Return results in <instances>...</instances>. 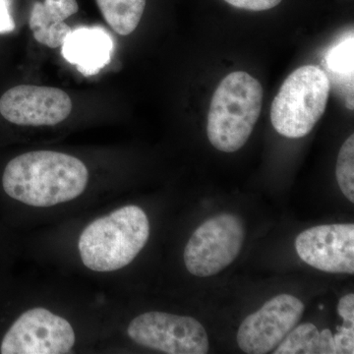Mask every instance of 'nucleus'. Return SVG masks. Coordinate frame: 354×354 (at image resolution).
<instances>
[{"instance_id": "dca6fc26", "label": "nucleus", "mask_w": 354, "mask_h": 354, "mask_svg": "<svg viewBox=\"0 0 354 354\" xmlns=\"http://www.w3.org/2000/svg\"><path fill=\"white\" fill-rule=\"evenodd\" d=\"M335 176L339 189L349 201L354 202V136L342 144L337 156Z\"/></svg>"}, {"instance_id": "9b49d317", "label": "nucleus", "mask_w": 354, "mask_h": 354, "mask_svg": "<svg viewBox=\"0 0 354 354\" xmlns=\"http://www.w3.org/2000/svg\"><path fill=\"white\" fill-rule=\"evenodd\" d=\"M113 41L99 28H80L72 31L62 44V55L84 75H93L111 60Z\"/></svg>"}, {"instance_id": "4468645a", "label": "nucleus", "mask_w": 354, "mask_h": 354, "mask_svg": "<svg viewBox=\"0 0 354 354\" xmlns=\"http://www.w3.org/2000/svg\"><path fill=\"white\" fill-rule=\"evenodd\" d=\"M102 17L120 36L136 30L143 16L146 0H95Z\"/></svg>"}, {"instance_id": "20e7f679", "label": "nucleus", "mask_w": 354, "mask_h": 354, "mask_svg": "<svg viewBox=\"0 0 354 354\" xmlns=\"http://www.w3.org/2000/svg\"><path fill=\"white\" fill-rule=\"evenodd\" d=\"M330 88L329 77L319 67L305 65L293 71L272 102L276 131L290 139L308 135L325 113Z\"/></svg>"}, {"instance_id": "f257e3e1", "label": "nucleus", "mask_w": 354, "mask_h": 354, "mask_svg": "<svg viewBox=\"0 0 354 354\" xmlns=\"http://www.w3.org/2000/svg\"><path fill=\"white\" fill-rule=\"evenodd\" d=\"M87 167L73 156L35 151L9 160L2 172V190L11 199L38 208L72 201L87 187Z\"/></svg>"}, {"instance_id": "0eeeda50", "label": "nucleus", "mask_w": 354, "mask_h": 354, "mask_svg": "<svg viewBox=\"0 0 354 354\" xmlns=\"http://www.w3.org/2000/svg\"><path fill=\"white\" fill-rule=\"evenodd\" d=\"M75 341L66 319L39 307L25 311L11 324L0 341V353L65 354Z\"/></svg>"}, {"instance_id": "f03ea898", "label": "nucleus", "mask_w": 354, "mask_h": 354, "mask_svg": "<svg viewBox=\"0 0 354 354\" xmlns=\"http://www.w3.org/2000/svg\"><path fill=\"white\" fill-rule=\"evenodd\" d=\"M149 235L150 223L143 209L122 207L85 227L78 242L81 260L92 271H118L141 252Z\"/></svg>"}, {"instance_id": "6e6552de", "label": "nucleus", "mask_w": 354, "mask_h": 354, "mask_svg": "<svg viewBox=\"0 0 354 354\" xmlns=\"http://www.w3.org/2000/svg\"><path fill=\"white\" fill-rule=\"evenodd\" d=\"M304 304L290 295H279L246 317L237 333L243 353L266 354L278 348L304 315Z\"/></svg>"}, {"instance_id": "9d476101", "label": "nucleus", "mask_w": 354, "mask_h": 354, "mask_svg": "<svg viewBox=\"0 0 354 354\" xmlns=\"http://www.w3.org/2000/svg\"><path fill=\"white\" fill-rule=\"evenodd\" d=\"M298 256L306 264L332 274H354L353 223L318 225L295 239Z\"/></svg>"}, {"instance_id": "aec40b11", "label": "nucleus", "mask_w": 354, "mask_h": 354, "mask_svg": "<svg viewBox=\"0 0 354 354\" xmlns=\"http://www.w3.org/2000/svg\"><path fill=\"white\" fill-rule=\"evenodd\" d=\"M14 28L15 24L9 13L6 0H0V32L13 31Z\"/></svg>"}, {"instance_id": "a211bd4d", "label": "nucleus", "mask_w": 354, "mask_h": 354, "mask_svg": "<svg viewBox=\"0 0 354 354\" xmlns=\"http://www.w3.org/2000/svg\"><path fill=\"white\" fill-rule=\"evenodd\" d=\"M225 1L236 8L250 11H264L278 6L281 0H225Z\"/></svg>"}, {"instance_id": "ddd939ff", "label": "nucleus", "mask_w": 354, "mask_h": 354, "mask_svg": "<svg viewBox=\"0 0 354 354\" xmlns=\"http://www.w3.org/2000/svg\"><path fill=\"white\" fill-rule=\"evenodd\" d=\"M274 353L335 354L334 335L328 329L319 332L313 324H302L290 330Z\"/></svg>"}, {"instance_id": "39448f33", "label": "nucleus", "mask_w": 354, "mask_h": 354, "mask_svg": "<svg viewBox=\"0 0 354 354\" xmlns=\"http://www.w3.org/2000/svg\"><path fill=\"white\" fill-rule=\"evenodd\" d=\"M245 230L239 216L221 214L205 221L186 244L184 263L193 276L207 278L228 267L241 253Z\"/></svg>"}, {"instance_id": "7ed1b4c3", "label": "nucleus", "mask_w": 354, "mask_h": 354, "mask_svg": "<svg viewBox=\"0 0 354 354\" xmlns=\"http://www.w3.org/2000/svg\"><path fill=\"white\" fill-rule=\"evenodd\" d=\"M263 87L243 71L228 74L212 97L207 122L209 141L216 150L234 153L252 134L263 106Z\"/></svg>"}, {"instance_id": "f8f14e48", "label": "nucleus", "mask_w": 354, "mask_h": 354, "mask_svg": "<svg viewBox=\"0 0 354 354\" xmlns=\"http://www.w3.org/2000/svg\"><path fill=\"white\" fill-rule=\"evenodd\" d=\"M77 0H44L32 6L29 26L35 39L50 48H62L72 32L65 23L78 12Z\"/></svg>"}, {"instance_id": "423d86ee", "label": "nucleus", "mask_w": 354, "mask_h": 354, "mask_svg": "<svg viewBox=\"0 0 354 354\" xmlns=\"http://www.w3.org/2000/svg\"><path fill=\"white\" fill-rule=\"evenodd\" d=\"M127 334L144 348L167 354H206L209 339L206 330L191 317L151 311L133 319Z\"/></svg>"}, {"instance_id": "f3484780", "label": "nucleus", "mask_w": 354, "mask_h": 354, "mask_svg": "<svg viewBox=\"0 0 354 354\" xmlns=\"http://www.w3.org/2000/svg\"><path fill=\"white\" fill-rule=\"evenodd\" d=\"M335 354L354 353V329L344 326L337 327L334 335Z\"/></svg>"}, {"instance_id": "1a4fd4ad", "label": "nucleus", "mask_w": 354, "mask_h": 354, "mask_svg": "<svg viewBox=\"0 0 354 354\" xmlns=\"http://www.w3.org/2000/svg\"><path fill=\"white\" fill-rule=\"evenodd\" d=\"M73 104L68 94L58 88L19 85L0 97V114L21 127H53L66 120Z\"/></svg>"}, {"instance_id": "2eb2a0df", "label": "nucleus", "mask_w": 354, "mask_h": 354, "mask_svg": "<svg viewBox=\"0 0 354 354\" xmlns=\"http://www.w3.org/2000/svg\"><path fill=\"white\" fill-rule=\"evenodd\" d=\"M326 64L330 74L344 82L346 106L353 111V36L330 48L326 55Z\"/></svg>"}, {"instance_id": "6ab92c4d", "label": "nucleus", "mask_w": 354, "mask_h": 354, "mask_svg": "<svg viewBox=\"0 0 354 354\" xmlns=\"http://www.w3.org/2000/svg\"><path fill=\"white\" fill-rule=\"evenodd\" d=\"M337 313L342 317V326L354 329V295L353 293L339 299L337 305Z\"/></svg>"}]
</instances>
